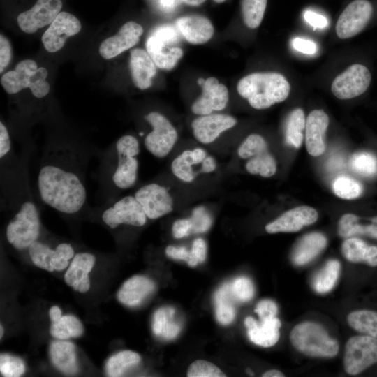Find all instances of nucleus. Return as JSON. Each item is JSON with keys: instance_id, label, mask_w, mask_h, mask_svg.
I'll list each match as a JSON object with an SVG mask.
<instances>
[{"instance_id": "nucleus-59", "label": "nucleus", "mask_w": 377, "mask_h": 377, "mask_svg": "<svg viewBox=\"0 0 377 377\" xmlns=\"http://www.w3.org/2000/svg\"><path fill=\"white\" fill-rule=\"evenodd\" d=\"M0 338L1 339L2 337H3V326L2 325H0Z\"/></svg>"}, {"instance_id": "nucleus-9", "label": "nucleus", "mask_w": 377, "mask_h": 377, "mask_svg": "<svg viewBox=\"0 0 377 377\" xmlns=\"http://www.w3.org/2000/svg\"><path fill=\"white\" fill-rule=\"evenodd\" d=\"M144 119L151 127L144 138L147 150L155 157H165L177 140L176 129L164 115L156 111L146 114Z\"/></svg>"}, {"instance_id": "nucleus-24", "label": "nucleus", "mask_w": 377, "mask_h": 377, "mask_svg": "<svg viewBox=\"0 0 377 377\" xmlns=\"http://www.w3.org/2000/svg\"><path fill=\"white\" fill-rule=\"evenodd\" d=\"M129 67L135 86L141 90L149 88L156 73V64L148 52L136 48L131 51Z\"/></svg>"}, {"instance_id": "nucleus-29", "label": "nucleus", "mask_w": 377, "mask_h": 377, "mask_svg": "<svg viewBox=\"0 0 377 377\" xmlns=\"http://www.w3.org/2000/svg\"><path fill=\"white\" fill-rule=\"evenodd\" d=\"M343 256L354 263H365L371 267L377 266V246L367 244L361 239L346 238L341 244Z\"/></svg>"}, {"instance_id": "nucleus-18", "label": "nucleus", "mask_w": 377, "mask_h": 377, "mask_svg": "<svg viewBox=\"0 0 377 377\" xmlns=\"http://www.w3.org/2000/svg\"><path fill=\"white\" fill-rule=\"evenodd\" d=\"M143 33L142 26L135 22L125 23L117 34L105 39L99 47V53L105 59H112L135 46Z\"/></svg>"}, {"instance_id": "nucleus-21", "label": "nucleus", "mask_w": 377, "mask_h": 377, "mask_svg": "<svg viewBox=\"0 0 377 377\" xmlns=\"http://www.w3.org/2000/svg\"><path fill=\"white\" fill-rule=\"evenodd\" d=\"M330 119L323 110H312L306 119L305 145L308 153L319 156L325 150V134Z\"/></svg>"}, {"instance_id": "nucleus-49", "label": "nucleus", "mask_w": 377, "mask_h": 377, "mask_svg": "<svg viewBox=\"0 0 377 377\" xmlns=\"http://www.w3.org/2000/svg\"><path fill=\"white\" fill-rule=\"evenodd\" d=\"M191 258L188 263L189 266L194 267L199 263L205 261L207 255V245L202 238L196 239L191 250Z\"/></svg>"}, {"instance_id": "nucleus-8", "label": "nucleus", "mask_w": 377, "mask_h": 377, "mask_svg": "<svg viewBox=\"0 0 377 377\" xmlns=\"http://www.w3.org/2000/svg\"><path fill=\"white\" fill-rule=\"evenodd\" d=\"M177 30L170 24H163L156 27L147 39V52L161 69L173 68L183 56V50L175 45L179 41Z\"/></svg>"}, {"instance_id": "nucleus-12", "label": "nucleus", "mask_w": 377, "mask_h": 377, "mask_svg": "<svg viewBox=\"0 0 377 377\" xmlns=\"http://www.w3.org/2000/svg\"><path fill=\"white\" fill-rule=\"evenodd\" d=\"M369 69L361 64H354L333 80L331 91L339 99L347 100L363 94L371 82Z\"/></svg>"}, {"instance_id": "nucleus-53", "label": "nucleus", "mask_w": 377, "mask_h": 377, "mask_svg": "<svg viewBox=\"0 0 377 377\" xmlns=\"http://www.w3.org/2000/svg\"><path fill=\"white\" fill-rule=\"evenodd\" d=\"M305 21L314 28L324 29L328 24L325 16L312 10H306L304 13Z\"/></svg>"}, {"instance_id": "nucleus-19", "label": "nucleus", "mask_w": 377, "mask_h": 377, "mask_svg": "<svg viewBox=\"0 0 377 377\" xmlns=\"http://www.w3.org/2000/svg\"><path fill=\"white\" fill-rule=\"evenodd\" d=\"M228 101L227 87L219 80L210 77L202 84L201 96L193 103L191 110L195 114L206 115L213 111H220L226 108Z\"/></svg>"}, {"instance_id": "nucleus-13", "label": "nucleus", "mask_w": 377, "mask_h": 377, "mask_svg": "<svg viewBox=\"0 0 377 377\" xmlns=\"http://www.w3.org/2000/svg\"><path fill=\"white\" fill-rule=\"evenodd\" d=\"M373 6L368 0H353L342 11L336 24V34L341 39L352 38L367 25L373 15Z\"/></svg>"}, {"instance_id": "nucleus-31", "label": "nucleus", "mask_w": 377, "mask_h": 377, "mask_svg": "<svg viewBox=\"0 0 377 377\" xmlns=\"http://www.w3.org/2000/svg\"><path fill=\"white\" fill-rule=\"evenodd\" d=\"M52 364L65 374H74L78 367L75 345L66 341H53L50 347Z\"/></svg>"}, {"instance_id": "nucleus-26", "label": "nucleus", "mask_w": 377, "mask_h": 377, "mask_svg": "<svg viewBox=\"0 0 377 377\" xmlns=\"http://www.w3.org/2000/svg\"><path fill=\"white\" fill-rule=\"evenodd\" d=\"M249 339L255 344L267 348L275 345L279 339L281 321L276 317L261 320L258 323L252 317H247L244 320Z\"/></svg>"}, {"instance_id": "nucleus-25", "label": "nucleus", "mask_w": 377, "mask_h": 377, "mask_svg": "<svg viewBox=\"0 0 377 377\" xmlns=\"http://www.w3.org/2000/svg\"><path fill=\"white\" fill-rule=\"evenodd\" d=\"M327 244L326 237L318 232L303 235L293 248L290 258L296 266H303L316 258Z\"/></svg>"}, {"instance_id": "nucleus-55", "label": "nucleus", "mask_w": 377, "mask_h": 377, "mask_svg": "<svg viewBox=\"0 0 377 377\" xmlns=\"http://www.w3.org/2000/svg\"><path fill=\"white\" fill-rule=\"evenodd\" d=\"M180 0H157V6L165 13H172L178 6Z\"/></svg>"}, {"instance_id": "nucleus-10", "label": "nucleus", "mask_w": 377, "mask_h": 377, "mask_svg": "<svg viewBox=\"0 0 377 377\" xmlns=\"http://www.w3.org/2000/svg\"><path fill=\"white\" fill-rule=\"evenodd\" d=\"M376 362V338L356 335L348 340L343 355V367L347 374H359Z\"/></svg>"}, {"instance_id": "nucleus-17", "label": "nucleus", "mask_w": 377, "mask_h": 377, "mask_svg": "<svg viewBox=\"0 0 377 377\" xmlns=\"http://www.w3.org/2000/svg\"><path fill=\"white\" fill-rule=\"evenodd\" d=\"M318 218V213L316 209L307 205L298 206L286 211L267 224L265 230L270 234L295 232L314 223Z\"/></svg>"}, {"instance_id": "nucleus-46", "label": "nucleus", "mask_w": 377, "mask_h": 377, "mask_svg": "<svg viewBox=\"0 0 377 377\" xmlns=\"http://www.w3.org/2000/svg\"><path fill=\"white\" fill-rule=\"evenodd\" d=\"M232 293L237 301L247 302L254 295V286L252 281L247 277L237 278L232 283Z\"/></svg>"}, {"instance_id": "nucleus-22", "label": "nucleus", "mask_w": 377, "mask_h": 377, "mask_svg": "<svg viewBox=\"0 0 377 377\" xmlns=\"http://www.w3.org/2000/svg\"><path fill=\"white\" fill-rule=\"evenodd\" d=\"M96 263V256L89 252H79L75 254L64 274L66 283L75 291L86 293L90 288L88 274Z\"/></svg>"}, {"instance_id": "nucleus-51", "label": "nucleus", "mask_w": 377, "mask_h": 377, "mask_svg": "<svg viewBox=\"0 0 377 377\" xmlns=\"http://www.w3.org/2000/svg\"><path fill=\"white\" fill-rule=\"evenodd\" d=\"M12 56L11 46L8 40L2 34L0 36V73L8 65Z\"/></svg>"}, {"instance_id": "nucleus-48", "label": "nucleus", "mask_w": 377, "mask_h": 377, "mask_svg": "<svg viewBox=\"0 0 377 377\" xmlns=\"http://www.w3.org/2000/svg\"><path fill=\"white\" fill-rule=\"evenodd\" d=\"M254 311L261 320H266L276 317L278 307L274 301L263 300L257 304Z\"/></svg>"}, {"instance_id": "nucleus-37", "label": "nucleus", "mask_w": 377, "mask_h": 377, "mask_svg": "<svg viewBox=\"0 0 377 377\" xmlns=\"http://www.w3.org/2000/svg\"><path fill=\"white\" fill-rule=\"evenodd\" d=\"M306 119L301 108L293 110L289 114L286 126V140L288 144L299 148L303 142Z\"/></svg>"}, {"instance_id": "nucleus-45", "label": "nucleus", "mask_w": 377, "mask_h": 377, "mask_svg": "<svg viewBox=\"0 0 377 377\" xmlns=\"http://www.w3.org/2000/svg\"><path fill=\"white\" fill-rule=\"evenodd\" d=\"M188 377H226V375L213 363L198 360L193 362L187 371Z\"/></svg>"}, {"instance_id": "nucleus-1", "label": "nucleus", "mask_w": 377, "mask_h": 377, "mask_svg": "<svg viewBox=\"0 0 377 377\" xmlns=\"http://www.w3.org/2000/svg\"><path fill=\"white\" fill-rule=\"evenodd\" d=\"M100 148L82 138L59 135L47 139L43 148L37 176L40 201L68 217L88 216L86 174Z\"/></svg>"}, {"instance_id": "nucleus-7", "label": "nucleus", "mask_w": 377, "mask_h": 377, "mask_svg": "<svg viewBox=\"0 0 377 377\" xmlns=\"http://www.w3.org/2000/svg\"><path fill=\"white\" fill-rule=\"evenodd\" d=\"M48 73L45 68H38L31 59L19 62L15 70L4 73L1 84L8 94H15L24 89H29L34 98H45L50 91V84L46 81Z\"/></svg>"}, {"instance_id": "nucleus-4", "label": "nucleus", "mask_w": 377, "mask_h": 377, "mask_svg": "<svg viewBox=\"0 0 377 377\" xmlns=\"http://www.w3.org/2000/svg\"><path fill=\"white\" fill-rule=\"evenodd\" d=\"M237 90L252 108L263 110L285 101L290 94V85L281 73L258 72L242 77Z\"/></svg>"}, {"instance_id": "nucleus-14", "label": "nucleus", "mask_w": 377, "mask_h": 377, "mask_svg": "<svg viewBox=\"0 0 377 377\" xmlns=\"http://www.w3.org/2000/svg\"><path fill=\"white\" fill-rule=\"evenodd\" d=\"M149 219H156L171 212L173 200L168 190L157 182L140 186L134 194Z\"/></svg>"}, {"instance_id": "nucleus-44", "label": "nucleus", "mask_w": 377, "mask_h": 377, "mask_svg": "<svg viewBox=\"0 0 377 377\" xmlns=\"http://www.w3.org/2000/svg\"><path fill=\"white\" fill-rule=\"evenodd\" d=\"M0 371L3 376L19 377L25 372V365L20 357L8 354H1Z\"/></svg>"}, {"instance_id": "nucleus-42", "label": "nucleus", "mask_w": 377, "mask_h": 377, "mask_svg": "<svg viewBox=\"0 0 377 377\" xmlns=\"http://www.w3.org/2000/svg\"><path fill=\"white\" fill-rule=\"evenodd\" d=\"M350 166L355 173L366 177H371L376 172L377 159L374 154L369 152H357L350 158Z\"/></svg>"}, {"instance_id": "nucleus-50", "label": "nucleus", "mask_w": 377, "mask_h": 377, "mask_svg": "<svg viewBox=\"0 0 377 377\" xmlns=\"http://www.w3.org/2000/svg\"><path fill=\"white\" fill-rule=\"evenodd\" d=\"M291 45L295 50L305 54H313L317 52L316 44L309 39L296 37L292 40Z\"/></svg>"}, {"instance_id": "nucleus-35", "label": "nucleus", "mask_w": 377, "mask_h": 377, "mask_svg": "<svg viewBox=\"0 0 377 377\" xmlns=\"http://www.w3.org/2000/svg\"><path fill=\"white\" fill-rule=\"evenodd\" d=\"M51 322L50 334L60 340L80 337L84 332L82 323L72 315L61 316Z\"/></svg>"}, {"instance_id": "nucleus-28", "label": "nucleus", "mask_w": 377, "mask_h": 377, "mask_svg": "<svg viewBox=\"0 0 377 377\" xmlns=\"http://www.w3.org/2000/svg\"><path fill=\"white\" fill-rule=\"evenodd\" d=\"M338 233L343 238L364 235L377 239V216L364 219L354 214H345L339 219Z\"/></svg>"}, {"instance_id": "nucleus-15", "label": "nucleus", "mask_w": 377, "mask_h": 377, "mask_svg": "<svg viewBox=\"0 0 377 377\" xmlns=\"http://www.w3.org/2000/svg\"><path fill=\"white\" fill-rule=\"evenodd\" d=\"M61 0H37L29 10L17 16V24L25 33L33 34L50 25L61 13Z\"/></svg>"}, {"instance_id": "nucleus-36", "label": "nucleus", "mask_w": 377, "mask_h": 377, "mask_svg": "<svg viewBox=\"0 0 377 377\" xmlns=\"http://www.w3.org/2000/svg\"><path fill=\"white\" fill-rule=\"evenodd\" d=\"M347 322L355 330L377 339V312L358 310L350 312Z\"/></svg>"}, {"instance_id": "nucleus-20", "label": "nucleus", "mask_w": 377, "mask_h": 377, "mask_svg": "<svg viewBox=\"0 0 377 377\" xmlns=\"http://www.w3.org/2000/svg\"><path fill=\"white\" fill-rule=\"evenodd\" d=\"M237 124L232 116L223 114H209L201 115L194 119L191 127L195 138L203 144H209L219 135Z\"/></svg>"}, {"instance_id": "nucleus-3", "label": "nucleus", "mask_w": 377, "mask_h": 377, "mask_svg": "<svg viewBox=\"0 0 377 377\" xmlns=\"http://www.w3.org/2000/svg\"><path fill=\"white\" fill-rule=\"evenodd\" d=\"M139 140L133 135H124L112 144L100 149L97 158L98 167V199L101 204L119 198L121 191L132 188L138 180Z\"/></svg>"}, {"instance_id": "nucleus-54", "label": "nucleus", "mask_w": 377, "mask_h": 377, "mask_svg": "<svg viewBox=\"0 0 377 377\" xmlns=\"http://www.w3.org/2000/svg\"><path fill=\"white\" fill-rule=\"evenodd\" d=\"M165 253L168 256L174 258L183 260L189 263L191 258V251H188L185 247L180 246L176 247L173 246H168L165 249Z\"/></svg>"}, {"instance_id": "nucleus-40", "label": "nucleus", "mask_w": 377, "mask_h": 377, "mask_svg": "<svg viewBox=\"0 0 377 377\" xmlns=\"http://www.w3.org/2000/svg\"><path fill=\"white\" fill-rule=\"evenodd\" d=\"M267 0H242L241 10L245 25L256 29L262 22Z\"/></svg>"}, {"instance_id": "nucleus-58", "label": "nucleus", "mask_w": 377, "mask_h": 377, "mask_svg": "<svg viewBox=\"0 0 377 377\" xmlns=\"http://www.w3.org/2000/svg\"><path fill=\"white\" fill-rule=\"evenodd\" d=\"M183 3L189 6H199L204 3L206 0H180Z\"/></svg>"}, {"instance_id": "nucleus-16", "label": "nucleus", "mask_w": 377, "mask_h": 377, "mask_svg": "<svg viewBox=\"0 0 377 377\" xmlns=\"http://www.w3.org/2000/svg\"><path fill=\"white\" fill-rule=\"evenodd\" d=\"M81 27L75 16L61 12L43 34L41 41L47 52H56L64 47L68 37L79 33Z\"/></svg>"}, {"instance_id": "nucleus-11", "label": "nucleus", "mask_w": 377, "mask_h": 377, "mask_svg": "<svg viewBox=\"0 0 377 377\" xmlns=\"http://www.w3.org/2000/svg\"><path fill=\"white\" fill-rule=\"evenodd\" d=\"M27 249L32 263L48 272L64 269L75 256L74 248L70 243L59 242L53 248L39 238Z\"/></svg>"}, {"instance_id": "nucleus-61", "label": "nucleus", "mask_w": 377, "mask_h": 377, "mask_svg": "<svg viewBox=\"0 0 377 377\" xmlns=\"http://www.w3.org/2000/svg\"><path fill=\"white\" fill-rule=\"evenodd\" d=\"M215 2L216 3H222L223 1H225L226 0H214Z\"/></svg>"}, {"instance_id": "nucleus-23", "label": "nucleus", "mask_w": 377, "mask_h": 377, "mask_svg": "<svg viewBox=\"0 0 377 377\" xmlns=\"http://www.w3.org/2000/svg\"><path fill=\"white\" fill-rule=\"evenodd\" d=\"M176 27L190 43L203 44L214 34V27L205 17L198 15L181 17L176 21Z\"/></svg>"}, {"instance_id": "nucleus-5", "label": "nucleus", "mask_w": 377, "mask_h": 377, "mask_svg": "<svg viewBox=\"0 0 377 377\" xmlns=\"http://www.w3.org/2000/svg\"><path fill=\"white\" fill-rule=\"evenodd\" d=\"M88 217L100 221L111 230L126 226L142 227L145 225L148 219L134 195L119 197L91 207Z\"/></svg>"}, {"instance_id": "nucleus-32", "label": "nucleus", "mask_w": 377, "mask_h": 377, "mask_svg": "<svg viewBox=\"0 0 377 377\" xmlns=\"http://www.w3.org/2000/svg\"><path fill=\"white\" fill-rule=\"evenodd\" d=\"M237 301L234 296L231 284H223L214 295L215 311L217 320L222 325L230 324L235 316V303Z\"/></svg>"}, {"instance_id": "nucleus-6", "label": "nucleus", "mask_w": 377, "mask_h": 377, "mask_svg": "<svg viewBox=\"0 0 377 377\" xmlns=\"http://www.w3.org/2000/svg\"><path fill=\"white\" fill-rule=\"evenodd\" d=\"M290 339L297 350L310 357H332L339 351L338 341L321 325L311 321L295 325L290 332Z\"/></svg>"}, {"instance_id": "nucleus-41", "label": "nucleus", "mask_w": 377, "mask_h": 377, "mask_svg": "<svg viewBox=\"0 0 377 377\" xmlns=\"http://www.w3.org/2000/svg\"><path fill=\"white\" fill-rule=\"evenodd\" d=\"M332 191L339 198L353 200L360 197L363 187L360 182L348 176H339L332 183Z\"/></svg>"}, {"instance_id": "nucleus-34", "label": "nucleus", "mask_w": 377, "mask_h": 377, "mask_svg": "<svg viewBox=\"0 0 377 377\" xmlns=\"http://www.w3.org/2000/svg\"><path fill=\"white\" fill-rule=\"evenodd\" d=\"M341 272V265L337 260H328L314 276L312 286L320 294L329 293L334 287Z\"/></svg>"}, {"instance_id": "nucleus-52", "label": "nucleus", "mask_w": 377, "mask_h": 377, "mask_svg": "<svg viewBox=\"0 0 377 377\" xmlns=\"http://www.w3.org/2000/svg\"><path fill=\"white\" fill-rule=\"evenodd\" d=\"M172 230L175 238L179 239L188 236L193 230L190 219H182L176 221L172 226Z\"/></svg>"}, {"instance_id": "nucleus-39", "label": "nucleus", "mask_w": 377, "mask_h": 377, "mask_svg": "<svg viewBox=\"0 0 377 377\" xmlns=\"http://www.w3.org/2000/svg\"><path fill=\"white\" fill-rule=\"evenodd\" d=\"M245 166L248 172L259 175L263 177H270L276 171V162L268 150L249 158Z\"/></svg>"}, {"instance_id": "nucleus-30", "label": "nucleus", "mask_w": 377, "mask_h": 377, "mask_svg": "<svg viewBox=\"0 0 377 377\" xmlns=\"http://www.w3.org/2000/svg\"><path fill=\"white\" fill-rule=\"evenodd\" d=\"M206 157V151L202 148L185 150L172 161V172L180 180L191 182L195 177L193 165L202 164Z\"/></svg>"}, {"instance_id": "nucleus-2", "label": "nucleus", "mask_w": 377, "mask_h": 377, "mask_svg": "<svg viewBox=\"0 0 377 377\" xmlns=\"http://www.w3.org/2000/svg\"><path fill=\"white\" fill-rule=\"evenodd\" d=\"M31 156L13 147L6 125L0 122V207L6 214L5 236L14 249H27L42 235L40 214L31 188Z\"/></svg>"}, {"instance_id": "nucleus-27", "label": "nucleus", "mask_w": 377, "mask_h": 377, "mask_svg": "<svg viewBox=\"0 0 377 377\" xmlns=\"http://www.w3.org/2000/svg\"><path fill=\"white\" fill-rule=\"evenodd\" d=\"M154 288V283L149 278L134 276L124 282L118 291L117 298L125 305L137 306L151 294Z\"/></svg>"}, {"instance_id": "nucleus-43", "label": "nucleus", "mask_w": 377, "mask_h": 377, "mask_svg": "<svg viewBox=\"0 0 377 377\" xmlns=\"http://www.w3.org/2000/svg\"><path fill=\"white\" fill-rule=\"evenodd\" d=\"M267 150L265 140L258 134L249 135L238 148V156L242 159H249L254 155Z\"/></svg>"}, {"instance_id": "nucleus-57", "label": "nucleus", "mask_w": 377, "mask_h": 377, "mask_svg": "<svg viewBox=\"0 0 377 377\" xmlns=\"http://www.w3.org/2000/svg\"><path fill=\"white\" fill-rule=\"evenodd\" d=\"M263 377H283L285 375L279 370L271 369L265 372L263 375Z\"/></svg>"}, {"instance_id": "nucleus-38", "label": "nucleus", "mask_w": 377, "mask_h": 377, "mask_svg": "<svg viewBox=\"0 0 377 377\" xmlns=\"http://www.w3.org/2000/svg\"><path fill=\"white\" fill-rule=\"evenodd\" d=\"M140 361V355L131 350H122L111 356L105 365L108 376H121L126 369Z\"/></svg>"}, {"instance_id": "nucleus-56", "label": "nucleus", "mask_w": 377, "mask_h": 377, "mask_svg": "<svg viewBox=\"0 0 377 377\" xmlns=\"http://www.w3.org/2000/svg\"><path fill=\"white\" fill-rule=\"evenodd\" d=\"M216 164L215 160L212 156H207L202 161L200 167V172L209 173L216 169Z\"/></svg>"}, {"instance_id": "nucleus-60", "label": "nucleus", "mask_w": 377, "mask_h": 377, "mask_svg": "<svg viewBox=\"0 0 377 377\" xmlns=\"http://www.w3.org/2000/svg\"><path fill=\"white\" fill-rule=\"evenodd\" d=\"M205 82V80L203 78H199L198 80V83L200 84H202Z\"/></svg>"}, {"instance_id": "nucleus-33", "label": "nucleus", "mask_w": 377, "mask_h": 377, "mask_svg": "<svg viewBox=\"0 0 377 377\" xmlns=\"http://www.w3.org/2000/svg\"><path fill=\"white\" fill-rule=\"evenodd\" d=\"M175 310L170 307L158 309L154 313L152 330L155 335L172 339L180 331V325L175 320Z\"/></svg>"}, {"instance_id": "nucleus-47", "label": "nucleus", "mask_w": 377, "mask_h": 377, "mask_svg": "<svg viewBox=\"0 0 377 377\" xmlns=\"http://www.w3.org/2000/svg\"><path fill=\"white\" fill-rule=\"evenodd\" d=\"M193 233H202L207 231L212 226V219L208 211L202 206L195 207L190 218Z\"/></svg>"}]
</instances>
